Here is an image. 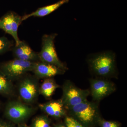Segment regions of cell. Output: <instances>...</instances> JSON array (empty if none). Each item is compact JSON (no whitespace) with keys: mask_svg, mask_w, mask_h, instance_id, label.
I'll use <instances>...</instances> for the list:
<instances>
[{"mask_svg":"<svg viewBox=\"0 0 127 127\" xmlns=\"http://www.w3.org/2000/svg\"><path fill=\"white\" fill-rule=\"evenodd\" d=\"M91 72L98 77H108L117 73L116 54L106 51L89 55L87 59Z\"/></svg>","mask_w":127,"mask_h":127,"instance_id":"cell-1","label":"cell"},{"mask_svg":"<svg viewBox=\"0 0 127 127\" xmlns=\"http://www.w3.org/2000/svg\"><path fill=\"white\" fill-rule=\"evenodd\" d=\"M57 35V33H52L42 36L41 49L39 53V59L40 61L54 65L66 71L68 68L59 59L55 48V40Z\"/></svg>","mask_w":127,"mask_h":127,"instance_id":"cell-2","label":"cell"},{"mask_svg":"<svg viewBox=\"0 0 127 127\" xmlns=\"http://www.w3.org/2000/svg\"><path fill=\"white\" fill-rule=\"evenodd\" d=\"M35 63L15 58L1 64L0 71L12 81L32 72Z\"/></svg>","mask_w":127,"mask_h":127,"instance_id":"cell-3","label":"cell"},{"mask_svg":"<svg viewBox=\"0 0 127 127\" xmlns=\"http://www.w3.org/2000/svg\"><path fill=\"white\" fill-rule=\"evenodd\" d=\"M90 91L82 90L67 81L63 87V95L61 100L66 109L69 108L87 100Z\"/></svg>","mask_w":127,"mask_h":127,"instance_id":"cell-4","label":"cell"},{"mask_svg":"<svg viewBox=\"0 0 127 127\" xmlns=\"http://www.w3.org/2000/svg\"><path fill=\"white\" fill-rule=\"evenodd\" d=\"M35 111L34 107L25 102L18 100H12L6 104L5 114L12 122L20 123L30 117Z\"/></svg>","mask_w":127,"mask_h":127,"instance_id":"cell-5","label":"cell"},{"mask_svg":"<svg viewBox=\"0 0 127 127\" xmlns=\"http://www.w3.org/2000/svg\"><path fill=\"white\" fill-rule=\"evenodd\" d=\"M36 77L28 76L24 77L19 83V96L24 102L32 104L36 101L40 94V86Z\"/></svg>","mask_w":127,"mask_h":127,"instance_id":"cell-6","label":"cell"},{"mask_svg":"<svg viewBox=\"0 0 127 127\" xmlns=\"http://www.w3.org/2000/svg\"><path fill=\"white\" fill-rule=\"evenodd\" d=\"M22 22V17L14 11L8 12L0 18V29L13 37L16 45L21 41L18 37V31Z\"/></svg>","mask_w":127,"mask_h":127,"instance_id":"cell-7","label":"cell"},{"mask_svg":"<svg viewBox=\"0 0 127 127\" xmlns=\"http://www.w3.org/2000/svg\"><path fill=\"white\" fill-rule=\"evenodd\" d=\"M98 108L97 103L86 100L68 109L82 122L89 124L95 119Z\"/></svg>","mask_w":127,"mask_h":127,"instance_id":"cell-8","label":"cell"},{"mask_svg":"<svg viewBox=\"0 0 127 127\" xmlns=\"http://www.w3.org/2000/svg\"><path fill=\"white\" fill-rule=\"evenodd\" d=\"M90 84V93L93 100L97 101L107 96L116 90L113 83L105 79H92Z\"/></svg>","mask_w":127,"mask_h":127,"instance_id":"cell-9","label":"cell"},{"mask_svg":"<svg viewBox=\"0 0 127 127\" xmlns=\"http://www.w3.org/2000/svg\"><path fill=\"white\" fill-rule=\"evenodd\" d=\"M15 58L26 61H40L39 53L35 52L24 41H21L18 45H15L12 48Z\"/></svg>","mask_w":127,"mask_h":127,"instance_id":"cell-10","label":"cell"},{"mask_svg":"<svg viewBox=\"0 0 127 127\" xmlns=\"http://www.w3.org/2000/svg\"><path fill=\"white\" fill-rule=\"evenodd\" d=\"M32 72L37 78L45 79L62 75L65 71L54 65L39 61L35 63Z\"/></svg>","mask_w":127,"mask_h":127,"instance_id":"cell-11","label":"cell"},{"mask_svg":"<svg viewBox=\"0 0 127 127\" xmlns=\"http://www.w3.org/2000/svg\"><path fill=\"white\" fill-rule=\"evenodd\" d=\"M39 107L48 115L56 118L62 117L65 114L66 108L61 99L39 104Z\"/></svg>","mask_w":127,"mask_h":127,"instance_id":"cell-12","label":"cell"},{"mask_svg":"<svg viewBox=\"0 0 127 127\" xmlns=\"http://www.w3.org/2000/svg\"><path fill=\"white\" fill-rule=\"evenodd\" d=\"M68 2L69 0H61L52 4L40 7L31 14H26L22 17V20L23 22L31 17H44L50 15L63 5Z\"/></svg>","mask_w":127,"mask_h":127,"instance_id":"cell-13","label":"cell"},{"mask_svg":"<svg viewBox=\"0 0 127 127\" xmlns=\"http://www.w3.org/2000/svg\"><path fill=\"white\" fill-rule=\"evenodd\" d=\"M59 87L52 78H45L40 86V94L49 98Z\"/></svg>","mask_w":127,"mask_h":127,"instance_id":"cell-14","label":"cell"},{"mask_svg":"<svg viewBox=\"0 0 127 127\" xmlns=\"http://www.w3.org/2000/svg\"><path fill=\"white\" fill-rule=\"evenodd\" d=\"M14 88L12 81L0 71V94L10 97L14 94Z\"/></svg>","mask_w":127,"mask_h":127,"instance_id":"cell-15","label":"cell"},{"mask_svg":"<svg viewBox=\"0 0 127 127\" xmlns=\"http://www.w3.org/2000/svg\"><path fill=\"white\" fill-rule=\"evenodd\" d=\"M14 43L5 37H0V55L7 52L14 47Z\"/></svg>","mask_w":127,"mask_h":127,"instance_id":"cell-16","label":"cell"},{"mask_svg":"<svg viewBox=\"0 0 127 127\" xmlns=\"http://www.w3.org/2000/svg\"><path fill=\"white\" fill-rule=\"evenodd\" d=\"M50 121L45 116L37 117L32 123V127H50Z\"/></svg>","mask_w":127,"mask_h":127,"instance_id":"cell-17","label":"cell"},{"mask_svg":"<svg viewBox=\"0 0 127 127\" xmlns=\"http://www.w3.org/2000/svg\"><path fill=\"white\" fill-rule=\"evenodd\" d=\"M65 123L67 127H84L77 120L70 117L66 118Z\"/></svg>","mask_w":127,"mask_h":127,"instance_id":"cell-18","label":"cell"},{"mask_svg":"<svg viewBox=\"0 0 127 127\" xmlns=\"http://www.w3.org/2000/svg\"><path fill=\"white\" fill-rule=\"evenodd\" d=\"M100 123L101 127H119L118 124L116 122L102 120H100Z\"/></svg>","mask_w":127,"mask_h":127,"instance_id":"cell-19","label":"cell"},{"mask_svg":"<svg viewBox=\"0 0 127 127\" xmlns=\"http://www.w3.org/2000/svg\"><path fill=\"white\" fill-rule=\"evenodd\" d=\"M0 127H13L9 123L3 121L0 119Z\"/></svg>","mask_w":127,"mask_h":127,"instance_id":"cell-20","label":"cell"},{"mask_svg":"<svg viewBox=\"0 0 127 127\" xmlns=\"http://www.w3.org/2000/svg\"><path fill=\"white\" fill-rule=\"evenodd\" d=\"M18 127H29L26 124H20V125L18 126Z\"/></svg>","mask_w":127,"mask_h":127,"instance_id":"cell-21","label":"cell"},{"mask_svg":"<svg viewBox=\"0 0 127 127\" xmlns=\"http://www.w3.org/2000/svg\"><path fill=\"white\" fill-rule=\"evenodd\" d=\"M57 127H65V126H63V125H60V126H58Z\"/></svg>","mask_w":127,"mask_h":127,"instance_id":"cell-22","label":"cell"}]
</instances>
